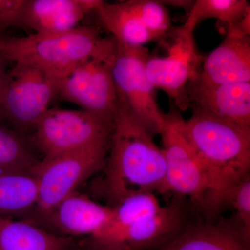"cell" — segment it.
Returning <instances> with one entry per match:
<instances>
[{"label": "cell", "instance_id": "1", "mask_svg": "<svg viewBox=\"0 0 250 250\" xmlns=\"http://www.w3.org/2000/svg\"><path fill=\"white\" fill-rule=\"evenodd\" d=\"M108 152L100 188L110 207L136 192L162 193L166 172L162 149L120 96Z\"/></svg>", "mask_w": 250, "mask_h": 250}, {"label": "cell", "instance_id": "16", "mask_svg": "<svg viewBox=\"0 0 250 250\" xmlns=\"http://www.w3.org/2000/svg\"><path fill=\"white\" fill-rule=\"evenodd\" d=\"M154 250H250L234 221L187 225L174 238Z\"/></svg>", "mask_w": 250, "mask_h": 250}, {"label": "cell", "instance_id": "23", "mask_svg": "<svg viewBox=\"0 0 250 250\" xmlns=\"http://www.w3.org/2000/svg\"><path fill=\"white\" fill-rule=\"evenodd\" d=\"M155 41L164 40L172 31L170 13L166 5L159 0H129Z\"/></svg>", "mask_w": 250, "mask_h": 250}, {"label": "cell", "instance_id": "14", "mask_svg": "<svg viewBox=\"0 0 250 250\" xmlns=\"http://www.w3.org/2000/svg\"><path fill=\"white\" fill-rule=\"evenodd\" d=\"M101 0H25L19 27L51 34L72 30L87 14L96 11Z\"/></svg>", "mask_w": 250, "mask_h": 250}, {"label": "cell", "instance_id": "2", "mask_svg": "<svg viewBox=\"0 0 250 250\" xmlns=\"http://www.w3.org/2000/svg\"><path fill=\"white\" fill-rule=\"evenodd\" d=\"M165 159L162 193L188 197L207 218L228 205L229 192L204 165L188 135L186 120L173 104L164 113L160 134Z\"/></svg>", "mask_w": 250, "mask_h": 250}, {"label": "cell", "instance_id": "20", "mask_svg": "<svg viewBox=\"0 0 250 250\" xmlns=\"http://www.w3.org/2000/svg\"><path fill=\"white\" fill-rule=\"evenodd\" d=\"M250 9L247 0H195L182 26L194 32L202 21L213 18L225 24L228 29L235 25Z\"/></svg>", "mask_w": 250, "mask_h": 250}, {"label": "cell", "instance_id": "9", "mask_svg": "<svg viewBox=\"0 0 250 250\" xmlns=\"http://www.w3.org/2000/svg\"><path fill=\"white\" fill-rule=\"evenodd\" d=\"M116 42L112 72L118 95L151 134H159L164 125V113L156 100V89L146 73V62L150 55L149 49L145 46Z\"/></svg>", "mask_w": 250, "mask_h": 250}, {"label": "cell", "instance_id": "10", "mask_svg": "<svg viewBox=\"0 0 250 250\" xmlns=\"http://www.w3.org/2000/svg\"><path fill=\"white\" fill-rule=\"evenodd\" d=\"M170 35L167 53L163 57L150 54L146 73L153 86L163 90L177 109L184 111L189 108V85L198 77L203 59L197 52L193 31L182 26Z\"/></svg>", "mask_w": 250, "mask_h": 250}, {"label": "cell", "instance_id": "18", "mask_svg": "<svg viewBox=\"0 0 250 250\" xmlns=\"http://www.w3.org/2000/svg\"><path fill=\"white\" fill-rule=\"evenodd\" d=\"M95 12L102 25L117 42L130 46H144L155 41L129 1L110 3L103 1Z\"/></svg>", "mask_w": 250, "mask_h": 250}, {"label": "cell", "instance_id": "6", "mask_svg": "<svg viewBox=\"0 0 250 250\" xmlns=\"http://www.w3.org/2000/svg\"><path fill=\"white\" fill-rule=\"evenodd\" d=\"M35 146L43 159L110 147L113 121L85 110L49 108L34 126Z\"/></svg>", "mask_w": 250, "mask_h": 250}, {"label": "cell", "instance_id": "13", "mask_svg": "<svg viewBox=\"0 0 250 250\" xmlns=\"http://www.w3.org/2000/svg\"><path fill=\"white\" fill-rule=\"evenodd\" d=\"M188 95L192 110L250 130V82L209 84L197 77Z\"/></svg>", "mask_w": 250, "mask_h": 250}, {"label": "cell", "instance_id": "15", "mask_svg": "<svg viewBox=\"0 0 250 250\" xmlns=\"http://www.w3.org/2000/svg\"><path fill=\"white\" fill-rule=\"evenodd\" d=\"M202 62L197 80L209 84L250 82V36L225 35Z\"/></svg>", "mask_w": 250, "mask_h": 250}, {"label": "cell", "instance_id": "4", "mask_svg": "<svg viewBox=\"0 0 250 250\" xmlns=\"http://www.w3.org/2000/svg\"><path fill=\"white\" fill-rule=\"evenodd\" d=\"M186 125L197 156L229 193L250 174V130L192 110Z\"/></svg>", "mask_w": 250, "mask_h": 250}, {"label": "cell", "instance_id": "5", "mask_svg": "<svg viewBox=\"0 0 250 250\" xmlns=\"http://www.w3.org/2000/svg\"><path fill=\"white\" fill-rule=\"evenodd\" d=\"M116 46L113 36L102 38L93 53L60 80L57 97L113 121L119 102L112 72Z\"/></svg>", "mask_w": 250, "mask_h": 250}, {"label": "cell", "instance_id": "17", "mask_svg": "<svg viewBox=\"0 0 250 250\" xmlns=\"http://www.w3.org/2000/svg\"><path fill=\"white\" fill-rule=\"evenodd\" d=\"M75 239L58 236L26 220L0 217V250H70Z\"/></svg>", "mask_w": 250, "mask_h": 250}, {"label": "cell", "instance_id": "26", "mask_svg": "<svg viewBox=\"0 0 250 250\" xmlns=\"http://www.w3.org/2000/svg\"><path fill=\"white\" fill-rule=\"evenodd\" d=\"M166 6H173V7L180 8V9H184L187 13L191 9L194 1L191 0H165V1H161Z\"/></svg>", "mask_w": 250, "mask_h": 250}, {"label": "cell", "instance_id": "11", "mask_svg": "<svg viewBox=\"0 0 250 250\" xmlns=\"http://www.w3.org/2000/svg\"><path fill=\"white\" fill-rule=\"evenodd\" d=\"M187 220L185 199L174 195L157 214L90 237V250H154L178 234L187 226Z\"/></svg>", "mask_w": 250, "mask_h": 250}, {"label": "cell", "instance_id": "25", "mask_svg": "<svg viewBox=\"0 0 250 250\" xmlns=\"http://www.w3.org/2000/svg\"><path fill=\"white\" fill-rule=\"evenodd\" d=\"M25 0H0V36L10 28L19 27Z\"/></svg>", "mask_w": 250, "mask_h": 250}, {"label": "cell", "instance_id": "22", "mask_svg": "<svg viewBox=\"0 0 250 250\" xmlns=\"http://www.w3.org/2000/svg\"><path fill=\"white\" fill-rule=\"evenodd\" d=\"M39 161L17 133L0 125V176L31 174Z\"/></svg>", "mask_w": 250, "mask_h": 250}, {"label": "cell", "instance_id": "19", "mask_svg": "<svg viewBox=\"0 0 250 250\" xmlns=\"http://www.w3.org/2000/svg\"><path fill=\"white\" fill-rule=\"evenodd\" d=\"M35 177L30 173L0 176V217L27 220L37 204Z\"/></svg>", "mask_w": 250, "mask_h": 250}, {"label": "cell", "instance_id": "7", "mask_svg": "<svg viewBox=\"0 0 250 250\" xmlns=\"http://www.w3.org/2000/svg\"><path fill=\"white\" fill-rule=\"evenodd\" d=\"M110 147L89 148L39 161L31 171L38 189L32 220L48 213L77 188L103 168Z\"/></svg>", "mask_w": 250, "mask_h": 250}, {"label": "cell", "instance_id": "24", "mask_svg": "<svg viewBox=\"0 0 250 250\" xmlns=\"http://www.w3.org/2000/svg\"><path fill=\"white\" fill-rule=\"evenodd\" d=\"M228 205L236 211L234 223L247 241L250 243V174L242 179L230 190Z\"/></svg>", "mask_w": 250, "mask_h": 250}, {"label": "cell", "instance_id": "27", "mask_svg": "<svg viewBox=\"0 0 250 250\" xmlns=\"http://www.w3.org/2000/svg\"><path fill=\"white\" fill-rule=\"evenodd\" d=\"M6 61L0 54V88L4 82L6 72H7L6 70Z\"/></svg>", "mask_w": 250, "mask_h": 250}, {"label": "cell", "instance_id": "8", "mask_svg": "<svg viewBox=\"0 0 250 250\" xmlns=\"http://www.w3.org/2000/svg\"><path fill=\"white\" fill-rule=\"evenodd\" d=\"M60 80L31 65L15 63L0 88V118L20 129L34 127L57 98Z\"/></svg>", "mask_w": 250, "mask_h": 250}, {"label": "cell", "instance_id": "21", "mask_svg": "<svg viewBox=\"0 0 250 250\" xmlns=\"http://www.w3.org/2000/svg\"><path fill=\"white\" fill-rule=\"evenodd\" d=\"M111 207L113 215L111 221L99 233L126 228L140 220L157 214L164 207L159 203L154 192H139L125 197Z\"/></svg>", "mask_w": 250, "mask_h": 250}, {"label": "cell", "instance_id": "12", "mask_svg": "<svg viewBox=\"0 0 250 250\" xmlns=\"http://www.w3.org/2000/svg\"><path fill=\"white\" fill-rule=\"evenodd\" d=\"M112 215L113 208L110 206L100 205L87 195L75 191L48 213L28 221L58 236L90 238L107 226Z\"/></svg>", "mask_w": 250, "mask_h": 250}, {"label": "cell", "instance_id": "3", "mask_svg": "<svg viewBox=\"0 0 250 250\" xmlns=\"http://www.w3.org/2000/svg\"><path fill=\"white\" fill-rule=\"evenodd\" d=\"M101 39L100 27L95 25L23 37L2 36L0 54L6 62L27 64L62 80L93 53Z\"/></svg>", "mask_w": 250, "mask_h": 250}]
</instances>
